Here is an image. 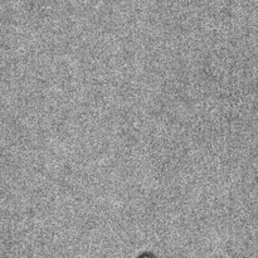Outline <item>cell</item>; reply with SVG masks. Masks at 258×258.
Returning <instances> with one entry per match:
<instances>
[{
    "label": "cell",
    "mask_w": 258,
    "mask_h": 258,
    "mask_svg": "<svg viewBox=\"0 0 258 258\" xmlns=\"http://www.w3.org/2000/svg\"><path fill=\"white\" fill-rule=\"evenodd\" d=\"M139 258H156L154 254H144V256H140Z\"/></svg>",
    "instance_id": "obj_1"
}]
</instances>
